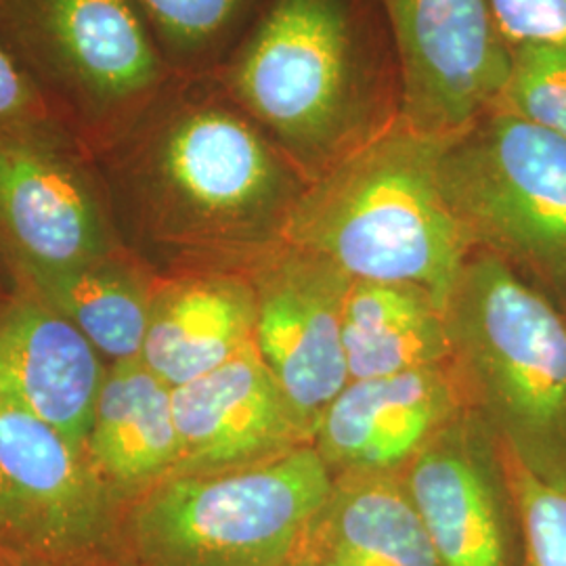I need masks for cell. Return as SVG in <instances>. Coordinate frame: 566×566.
I'll return each instance as SVG.
<instances>
[{"label":"cell","mask_w":566,"mask_h":566,"mask_svg":"<svg viewBox=\"0 0 566 566\" xmlns=\"http://www.w3.org/2000/svg\"><path fill=\"white\" fill-rule=\"evenodd\" d=\"M93 156L124 252L156 277L248 275L308 182L214 74H175Z\"/></svg>","instance_id":"obj_1"},{"label":"cell","mask_w":566,"mask_h":566,"mask_svg":"<svg viewBox=\"0 0 566 566\" xmlns=\"http://www.w3.org/2000/svg\"><path fill=\"white\" fill-rule=\"evenodd\" d=\"M214 76L308 181L403 122L380 0H264Z\"/></svg>","instance_id":"obj_2"},{"label":"cell","mask_w":566,"mask_h":566,"mask_svg":"<svg viewBox=\"0 0 566 566\" xmlns=\"http://www.w3.org/2000/svg\"><path fill=\"white\" fill-rule=\"evenodd\" d=\"M446 142L397 124L306 182L283 242L355 280L420 285L447 308L474 248L441 181Z\"/></svg>","instance_id":"obj_3"},{"label":"cell","mask_w":566,"mask_h":566,"mask_svg":"<svg viewBox=\"0 0 566 566\" xmlns=\"http://www.w3.org/2000/svg\"><path fill=\"white\" fill-rule=\"evenodd\" d=\"M451 365L497 441L566 486V315L485 250H472L447 304Z\"/></svg>","instance_id":"obj_4"},{"label":"cell","mask_w":566,"mask_h":566,"mask_svg":"<svg viewBox=\"0 0 566 566\" xmlns=\"http://www.w3.org/2000/svg\"><path fill=\"white\" fill-rule=\"evenodd\" d=\"M332 481L313 443L242 468L175 474L124 510V566H294Z\"/></svg>","instance_id":"obj_5"},{"label":"cell","mask_w":566,"mask_h":566,"mask_svg":"<svg viewBox=\"0 0 566 566\" xmlns=\"http://www.w3.org/2000/svg\"><path fill=\"white\" fill-rule=\"evenodd\" d=\"M0 44L91 154L175 76L130 0H0Z\"/></svg>","instance_id":"obj_6"},{"label":"cell","mask_w":566,"mask_h":566,"mask_svg":"<svg viewBox=\"0 0 566 566\" xmlns=\"http://www.w3.org/2000/svg\"><path fill=\"white\" fill-rule=\"evenodd\" d=\"M447 200L474 250L539 287L566 315V142L502 112L447 139Z\"/></svg>","instance_id":"obj_7"},{"label":"cell","mask_w":566,"mask_h":566,"mask_svg":"<svg viewBox=\"0 0 566 566\" xmlns=\"http://www.w3.org/2000/svg\"><path fill=\"white\" fill-rule=\"evenodd\" d=\"M126 506L81 447L0 392V563L124 566Z\"/></svg>","instance_id":"obj_8"},{"label":"cell","mask_w":566,"mask_h":566,"mask_svg":"<svg viewBox=\"0 0 566 566\" xmlns=\"http://www.w3.org/2000/svg\"><path fill=\"white\" fill-rule=\"evenodd\" d=\"M124 252L95 156L55 118L0 128V273L28 282Z\"/></svg>","instance_id":"obj_9"},{"label":"cell","mask_w":566,"mask_h":566,"mask_svg":"<svg viewBox=\"0 0 566 566\" xmlns=\"http://www.w3.org/2000/svg\"><path fill=\"white\" fill-rule=\"evenodd\" d=\"M395 42L403 122L451 139L493 109L506 84L510 44L493 0H380Z\"/></svg>","instance_id":"obj_10"},{"label":"cell","mask_w":566,"mask_h":566,"mask_svg":"<svg viewBox=\"0 0 566 566\" xmlns=\"http://www.w3.org/2000/svg\"><path fill=\"white\" fill-rule=\"evenodd\" d=\"M256 296L254 348L311 434L350 382L343 344L348 275L282 243L245 275Z\"/></svg>","instance_id":"obj_11"},{"label":"cell","mask_w":566,"mask_h":566,"mask_svg":"<svg viewBox=\"0 0 566 566\" xmlns=\"http://www.w3.org/2000/svg\"><path fill=\"white\" fill-rule=\"evenodd\" d=\"M441 566H514L518 521L502 447L464 407L401 470Z\"/></svg>","instance_id":"obj_12"},{"label":"cell","mask_w":566,"mask_h":566,"mask_svg":"<svg viewBox=\"0 0 566 566\" xmlns=\"http://www.w3.org/2000/svg\"><path fill=\"white\" fill-rule=\"evenodd\" d=\"M172 407L179 432L175 474L242 468L313 443L254 344L223 367L175 388Z\"/></svg>","instance_id":"obj_13"},{"label":"cell","mask_w":566,"mask_h":566,"mask_svg":"<svg viewBox=\"0 0 566 566\" xmlns=\"http://www.w3.org/2000/svg\"><path fill=\"white\" fill-rule=\"evenodd\" d=\"M464 407L453 365L350 380L325 409L313 447L329 472H401Z\"/></svg>","instance_id":"obj_14"},{"label":"cell","mask_w":566,"mask_h":566,"mask_svg":"<svg viewBox=\"0 0 566 566\" xmlns=\"http://www.w3.org/2000/svg\"><path fill=\"white\" fill-rule=\"evenodd\" d=\"M109 365L81 332L28 290L0 301V392L81 447Z\"/></svg>","instance_id":"obj_15"},{"label":"cell","mask_w":566,"mask_h":566,"mask_svg":"<svg viewBox=\"0 0 566 566\" xmlns=\"http://www.w3.org/2000/svg\"><path fill=\"white\" fill-rule=\"evenodd\" d=\"M256 296L238 273L156 277L142 361L168 388L189 385L254 344Z\"/></svg>","instance_id":"obj_16"},{"label":"cell","mask_w":566,"mask_h":566,"mask_svg":"<svg viewBox=\"0 0 566 566\" xmlns=\"http://www.w3.org/2000/svg\"><path fill=\"white\" fill-rule=\"evenodd\" d=\"M294 566H441L401 472L336 474Z\"/></svg>","instance_id":"obj_17"},{"label":"cell","mask_w":566,"mask_h":566,"mask_svg":"<svg viewBox=\"0 0 566 566\" xmlns=\"http://www.w3.org/2000/svg\"><path fill=\"white\" fill-rule=\"evenodd\" d=\"M82 451L124 506L170 479L179 464L172 388L142 361L109 365Z\"/></svg>","instance_id":"obj_18"},{"label":"cell","mask_w":566,"mask_h":566,"mask_svg":"<svg viewBox=\"0 0 566 566\" xmlns=\"http://www.w3.org/2000/svg\"><path fill=\"white\" fill-rule=\"evenodd\" d=\"M343 344L350 380L447 365L453 355L446 306L411 283L350 277Z\"/></svg>","instance_id":"obj_19"},{"label":"cell","mask_w":566,"mask_h":566,"mask_svg":"<svg viewBox=\"0 0 566 566\" xmlns=\"http://www.w3.org/2000/svg\"><path fill=\"white\" fill-rule=\"evenodd\" d=\"M55 308L74 325L107 365L142 359L156 275L130 254L118 252L97 263L13 282Z\"/></svg>","instance_id":"obj_20"},{"label":"cell","mask_w":566,"mask_h":566,"mask_svg":"<svg viewBox=\"0 0 566 566\" xmlns=\"http://www.w3.org/2000/svg\"><path fill=\"white\" fill-rule=\"evenodd\" d=\"M264 0H130L175 74H214Z\"/></svg>","instance_id":"obj_21"},{"label":"cell","mask_w":566,"mask_h":566,"mask_svg":"<svg viewBox=\"0 0 566 566\" xmlns=\"http://www.w3.org/2000/svg\"><path fill=\"white\" fill-rule=\"evenodd\" d=\"M491 112L539 126L566 142V46L521 42L510 46V70Z\"/></svg>","instance_id":"obj_22"},{"label":"cell","mask_w":566,"mask_h":566,"mask_svg":"<svg viewBox=\"0 0 566 566\" xmlns=\"http://www.w3.org/2000/svg\"><path fill=\"white\" fill-rule=\"evenodd\" d=\"M500 447L514 497L523 566H566V486L539 479Z\"/></svg>","instance_id":"obj_23"},{"label":"cell","mask_w":566,"mask_h":566,"mask_svg":"<svg viewBox=\"0 0 566 566\" xmlns=\"http://www.w3.org/2000/svg\"><path fill=\"white\" fill-rule=\"evenodd\" d=\"M493 9L510 46L521 42L566 46V0H493Z\"/></svg>","instance_id":"obj_24"},{"label":"cell","mask_w":566,"mask_h":566,"mask_svg":"<svg viewBox=\"0 0 566 566\" xmlns=\"http://www.w3.org/2000/svg\"><path fill=\"white\" fill-rule=\"evenodd\" d=\"M53 118L20 65L0 44V128Z\"/></svg>","instance_id":"obj_25"},{"label":"cell","mask_w":566,"mask_h":566,"mask_svg":"<svg viewBox=\"0 0 566 566\" xmlns=\"http://www.w3.org/2000/svg\"><path fill=\"white\" fill-rule=\"evenodd\" d=\"M4 294H7V282H4V277H2V273H0V301L4 298Z\"/></svg>","instance_id":"obj_26"},{"label":"cell","mask_w":566,"mask_h":566,"mask_svg":"<svg viewBox=\"0 0 566 566\" xmlns=\"http://www.w3.org/2000/svg\"><path fill=\"white\" fill-rule=\"evenodd\" d=\"M7 566H61V565H49V563H18V565Z\"/></svg>","instance_id":"obj_27"},{"label":"cell","mask_w":566,"mask_h":566,"mask_svg":"<svg viewBox=\"0 0 566 566\" xmlns=\"http://www.w3.org/2000/svg\"><path fill=\"white\" fill-rule=\"evenodd\" d=\"M0 566H7V565H2V563H0Z\"/></svg>","instance_id":"obj_28"}]
</instances>
